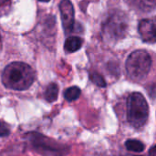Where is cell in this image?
Wrapping results in <instances>:
<instances>
[{"instance_id":"1","label":"cell","mask_w":156,"mask_h":156,"mask_svg":"<svg viewBox=\"0 0 156 156\" xmlns=\"http://www.w3.org/2000/svg\"><path fill=\"white\" fill-rule=\"evenodd\" d=\"M35 80V71L24 62H12L8 64L2 73V82L7 89L25 90Z\"/></svg>"},{"instance_id":"2","label":"cell","mask_w":156,"mask_h":156,"mask_svg":"<svg viewBox=\"0 0 156 156\" xmlns=\"http://www.w3.org/2000/svg\"><path fill=\"white\" fill-rule=\"evenodd\" d=\"M26 140L34 151L42 156H66L69 152L68 145L36 132L27 133Z\"/></svg>"},{"instance_id":"3","label":"cell","mask_w":156,"mask_h":156,"mask_svg":"<svg viewBox=\"0 0 156 156\" xmlns=\"http://www.w3.org/2000/svg\"><path fill=\"white\" fill-rule=\"evenodd\" d=\"M129 27V20L124 12L120 10L110 14L102 26V35L105 41L115 43L123 38Z\"/></svg>"},{"instance_id":"4","label":"cell","mask_w":156,"mask_h":156,"mask_svg":"<svg viewBox=\"0 0 156 156\" xmlns=\"http://www.w3.org/2000/svg\"><path fill=\"white\" fill-rule=\"evenodd\" d=\"M149 116V107L144 97L139 92L132 93L127 100V120L135 127H143Z\"/></svg>"},{"instance_id":"5","label":"cell","mask_w":156,"mask_h":156,"mask_svg":"<svg viewBox=\"0 0 156 156\" xmlns=\"http://www.w3.org/2000/svg\"><path fill=\"white\" fill-rule=\"evenodd\" d=\"M152 58L145 50H135L126 60L128 76L134 80H141L147 76L151 69Z\"/></svg>"},{"instance_id":"6","label":"cell","mask_w":156,"mask_h":156,"mask_svg":"<svg viewBox=\"0 0 156 156\" xmlns=\"http://www.w3.org/2000/svg\"><path fill=\"white\" fill-rule=\"evenodd\" d=\"M60 17L65 32L69 33L74 27V7L69 0H61L59 3Z\"/></svg>"},{"instance_id":"7","label":"cell","mask_w":156,"mask_h":156,"mask_svg":"<svg viewBox=\"0 0 156 156\" xmlns=\"http://www.w3.org/2000/svg\"><path fill=\"white\" fill-rule=\"evenodd\" d=\"M138 31L144 42H156V16L143 19L138 26Z\"/></svg>"},{"instance_id":"8","label":"cell","mask_w":156,"mask_h":156,"mask_svg":"<svg viewBox=\"0 0 156 156\" xmlns=\"http://www.w3.org/2000/svg\"><path fill=\"white\" fill-rule=\"evenodd\" d=\"M82 46V39L79 37H69L66 39L64 48L67 52H75Z\"/></svg>"},{"instance_id":"9","label":"cell","mask_w":156,"mask_h":156,"mask_svg":"<svg viewBox=\"0 0 156 156\" xmlns=\"http://www.w3.org/2000/svg\"><path fill=\"white\" fill-rule=\"evenodd\" d=\"M58 87L55 83H50L45 91V99L48 102H53L58 99Z\"/></svg>"},{"instance_id":"10","label":"cell","mask_w":156,"mask_h":156,"mask_svg":"<svg viewBox=\"0 0 156 156\" xmlns=\"http://www.w3.org/2000/svg\"><path fill=\"white\" fill-rule=\"evenodd\" d=\"M135 5L143 11L150 12L156 8V0H134Z\"/></svg>"},{"instance_id":"11","label":"cell","mask_w":156,"mask_h":156,"mask_svg":"<svg viewBox=\"0 0 156 156\" xmlns=\"http://www.w3.org/2000/svg\"><path fill=\"white\" fill-rule=\"evenodd\" d=\"M80 88L74 86V87H69V89H67L64 92V97L68 101H76L77 99H79V97L80 96Z\"/></svg>"},{"instance_id":"12","label":"cell","mask_w":156,"mask_h":156,"mask_svg":"<svg viewBox=\"0 0 156 156\" xmlns=\"http://www.w3.org/2000/svg\"><path fill=\"white\" fill-rule=\"evenodd\" d=\"M125 146L127 148V150L132 151V152H135V153H141L144 150V144L138 141V140H128L125 143Z\"/></svg>"},{"instance_id":"13","label":"cell","mask_w":156,"mask_h":156,"mask_svg":"<svg viewBox=\"0 0 156 156\" xmlns=\"http://www.w3.org/2000/svg\"><path fill=\"white\" fill-rule=\"evenodd\" d=\"M90 79L94 84H96L99 87L102 88V87L106 86V81H105L104 78L101 74H99L98 72H91L90 74Z\"/></svg>"},{"instance_id":"14","label":"cell","mask_w":156,"mask_h":156,"mask_svg":"<svg viewBox=\"0 0 156 156\" xmlns=\"http://www.w3.org/2000/svg\"><path fill=\"white\" fill-rule=\"evenodd\" d=\"M0 134H1V136H2V137L6 136V135H8V134H9V129H8V126H7V124H5V122H4V121H2V122H1V132H0Z\"/></svg>"},{"instance_id":"15","label":"cell","mask_w":156,"mask_h":156,"mask_svg":"<svg viewBox=\"0 0 156 156\" xmlns=\"http://www.w3.org/2000/svg\"><path fill=\"white\" fill-rule=\"evenodd\" d=\"M149 156H156V145L152 147L149 151Z\"/></svg>"},{"instance_id":"16","label":"cell","mask_w":156,"mask_h":156,"mask_svg":"<svg viewBox=\"0 0 156 156\" xmlns=\"http://www.w3.org/2000/svg\"><path fill=\"white\" fill-rule=\"evenodd\" d=\"M39 1H41V2H48L49 0H39Z\"/></svg>"},{"instance_id":"17","label":"cell","mask_w":156,"mask_h":156,"mask_svg":"<svg viewBox=\"0 0 156 156\" xmlns=\"http://www.w3.org/2000/svg\"><path fill=\"white\" fill-rule=\"evenodd\" d=\"M5 1H8V0H1V2H2V3H4V2H5Z\"/></svg>"}]
</instances>
